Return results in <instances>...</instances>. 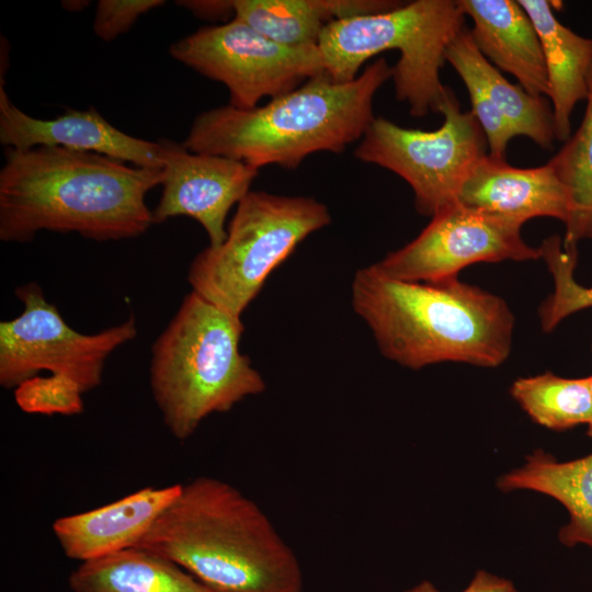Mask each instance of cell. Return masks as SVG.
I'll return each instance as SVG.
<instances>
[{
    "label": "cell",
    "mask_w": 592,
    "mask_h": 592,
    "mask_svg": "<svg viewBox=\"0 0 592 592\" xmlns=\"http://www.w3.org/2000/svg\"><path fill=\"white\" fill-rule=\"evenodd\" d=\"M172 58L224 83L229 105L250 110L263 98H276L326 72L318 45L292 47L276 43L231 19L204 26L171 44Z\"/></svg>",
    "instance_id": "cell-10"
},
{
    "label": "cell",
    "mask_w": 592,
    "mask_h": 592,
    "mask_svg": "<svg viewBox=\"0 0 592 592\" xmlns=\"http://www.w3.org/2000/svg\"><path fill=\"white\" fill-rule=\"evenodd\" d=\"M458 1L417 0L398 8L329 23L318 47L326 72L335 82L357 78L362 65L388 49L400 58L392 67L396 98L410 114L441 113L448 87L440 79L445 49L466 25Z\"/></svg>",
    "instance_id": "cell-6"
},
{
    "label": "cell",
    "mask_w": 592,
    "mask_h": 592,
    "mask_svg": "<svg viewBox=\"0 0 592 592\" xmlns=\"http://www.w3.org/2000/svg\"><path fill=\"white\" fill-rule=\"evenodd\" d=\"M392 0H231L234 18L282 45H318L323 29L337 20L398 8Z\"/></svg>",
    "instance_id": "cell-20"
},
{
    "label": "cell",
    "mask_w": 592,
    "mask_h": 592,
    "mask_svg": "<svg viewBox=\"0 0 592 592\" xmlns=\"http://www.w3.org/2000/svg\"><path fill=\"white\" fill-rule=\"evenodd\" d=\"M163 4V0H100L93 32L104 42L114 41L128 32L140 15Z\"/></svg>",
    "instance_id": "cell-26"
},
{
    "label": "cell",
    "mask_w": 592,
    "mask_h": 592,
    "mask_svg": "<svg viewBox=\"0 0 592 592\" xmlns=\"http://www.w3.org/2000/svg\"><path fill=\"white\" fill-rule=\"evenodd\" d=\"M391 77L392 67L378 58L350 82L322 72L254 109H210L194 118L182 145L258 170L269 164L296 169L315 152L341 153L360 141L375 118L374 96Z\"/></svg>",
    "instance_id": "cell-4"
},
{
    "label": "cell",
    "mask_w": 592,
    "mask_h": 592,
    "mask_svg": "<svg viewBox=\"0 0 592 592\" xmlns=\"http://www.w3.org/2000/svg\"><path fill=\"white\" fill-rule=\"evenodd\" d=\"M241 317L186 294L151 346L149 383L170 433L187 440L213 413L262 394L265 382L239 349Z\"/></svg>",
    "instance_id": "cell-5"
},
{
    "label": "cell",
    "mask_w": 592,
    "mask_h": 592,
    "mask_svg": "<svg viewBox=\"0 0 592 592\" xmlns=\"http://www.w3.org/2000/svg\"><path fill=\"white\" fill-rule=\"evenodd\" d=\"M158 143L164 177L153 224L191 217L204 228L208 246H220L227 237L229 210L251 191L259 170L235 159L190 151L166 138Z\"/></svg>",
    "instance_id": "cell-12"
},
{
    "label": "cell",
    "mask_w": 592,
    "mask_h": 592,
    "mask_svg": "<svg viewBox=\"0 0 592 592\" xmlns=\"http://www.w3.org/2000/svg\"><path fill=\"white\" fill-rule=\"evenodd\" d=\"M519 3L531 18L543 48L556 139L567 141L573 107L588 98L592 38L582 37L561 24L554 14L551 1L520 0Z\"/></svg>",
    "instance_id": "cell-18"
},
{
    "label": "cell",
    "mask_w": 592,
    "mask_h": 592,
    "mask_svg": "<svg viewBox=\"0 0 592 592\" xmlns=\"http://www.w3.org/2000/svg\"><path fill=\"white\" fill-rule=\"evenodd\" d=\"M83 392L61 376H34L14 388L18 407L33 414L76 415L83 411Z\"/></svg>",
    "instance_id": "cell-25"
},
{
    "label": "cell",
    "mask_w": 592,
    "mask_h": 592,
    "mask_svg": "<svg viewBox=\"0 0 592 592\" xmlns=\"http://www.w3.org/2000/svg\"><path fill=\"white\" fill-rule=\"evenodd\" d=\"M196 16L208 20H225L232 15L231 0H185L177 1Z\"/></svg>",
    "instance_id": "cell-28"
},
{
    "label": "cell",
    "mask_w": 592,
    "mask_h": 592,
    "mask_svg": "<svg viewBox=\"0 0 592 592\" xmlns=\"http://www.w3.org/2000/svg\"><path fill=\"white\" fill-rule=\"evenodd\" d=\"M352 307L382 354L411 369L457 362L497 367L510 355L514 316L499 296L457 277L437 283L356 271Z\"/></svg>",
    "instance_id": "cell-3"
},
{
    "label": "cell",
    "mask_w": 592,
    "mask_h": 592,
    "mask_svg": "<svg viewBox=\"0 0 592 592\" xmlns=\"http://www.w3.org/2000/svg\"><path fill=\"white\" fill-rule=\"evenodd\" d=\"M511 395L537 424L565 431L588 424L592 412L589 377L565 378L553 373L516 379Z\"/></svg>",
    "instance_id": "cell-23"
},
{
    "label": "cell",
    "mask_w": 592,
    "mask_h": 592,
    "mask_svg": "<svg viewBox=\"0 0 592 592\" xmlns=\"http://www.w3.org/2000/svg\"><path fill=\"white\" fill-rule=\"evenodd\" d=\"M181 487L141 488L109 504L57 519L53 533L64 554L81 562L134 547Z\"/></svg>",
    "instance_id": "cell-16"
},
{
    "label": "cell",
    "mask_w": 592,
    "mask_h": 592,
    "mask_svg": "<svg viewBox=\"0 0 592 592\" xmlns=\"http://www.w3.org/2000/svg\"><path fill=\"white\" fill-rule=\"evenodd\" d=\"M441 113L442 126L431 132L375 117L354 150L361 161L401 177L414 193L417 210L430 217L458 203L463 184L488 155L480 123L471 111L460 110L451 89Z\"/></svg>",
    "instance_id": "cell-8"
},
{
    "label": "cell",
    "mask_w": 592,
    "mask_h": 592,
    "mask_svg": "<svg viewBox=\"0 0 592 592\" xmlns=\"http://www.w3.org/2000/svg\"><path fill=\"white\" fill-rule=\"evenodd\" d=\"M539 249L554 281L553 293L538 309L543 331L550 332L567 317L592 307V287L583 286L574 278L578 250L566 251L558 236L545 239Z\"/></svg>",
    "instance_id": "cell-24"
},
{
    "label": "cell",
    "mask_w": 592,
    "mask_h": 592,
    "mask_svg": "<svg viewBox=\"0 0 592 592\" xmlns=\"http://www.w3.org/2000/svg\"><path fill=\"white\" fill-rule=\"evenodd\" d=\"M521 227L458 202L437 212L417 238L373 265L390 278L437 283L479 262L540 259L539 247L523 240Z\"/></svg>",
    "instance_id": "cell-11"
},
{
    "label": "cell",
    "mask_w": 592,
    "mask_h": 592,
    "mask_svg": "<svg viewBox=\"0 0 592 592\" xmlns=\"http://www.w3.org/2000/svg\"><path fill=\"white\" fill-rule=\"evenodd\" d=\"M444 56L468 90L471 112L486 135L489 156L505 159L508 144L515 136L551 148L556 135L549 102L510 83L479 52L467 25L453 37Z\"/></svg>",
    "instance_id": "cell-13"
},
{
    "label": "cell",
    "mask_w": 592,
    "mask_h": 592,
    "mask_svg": "<svg viewBox=\"0 0 592 592\" xmlns=\"http://www.w3.org/2000/svg\"><path fill=\"white\" fill-rule=\"evenodd\" d=\"M89 1H62V7L68 11H81L88 5Z\"/></svg>",
    "instance_id": "cell-29"
},
{
    "label": "cell",
    "mask_w": 592,
    "mask_h": 592,
    "mask_svg": "<svg viewBox=\"0 0 592 592\" xmlns=\"http://www.w3.org/2000/svg\"><path fill=\"white\" fill-rule=\"evenodd\" d=\"M3 84L0 76V143L5 148L56 146L101 153L140 168H162L158 141L122 132L94 107L68 109L54 118H35L11 102Z\"/></svg>",
    "instance_id": "cell-14"
},
{
    "label": "cell",
    "mask_w": 592,
    "mask_h": 592,
    "mask_svg": "<svg viewBox=\"0 0 592 592\" xmlns=\"http://www.w3.org/2000/svg\"><path fill=\"white\" fill-rule=\"evenodd\" d=\"M474 23L471 37L479 52L513 75L531 95H548L543 48L534 24L514 0H457Z\"/></svg>",
    "instance_id": "cell-17"
},
{
    "label": "cell",
    "mask_w": 592,
    "mask_h": 592,
    "mask_svg": "<svg viewBox=\"0 0 592 592\" xmlns=\"http://www.w3.org/2000/svg\"><path fill=\"white\" fill-rule=\"evenodd\" d=\"M68 583L72 592H205L173 561L137 547L81 562Z\"/></svg>",
    "instance_id": "cell-21"
},
{
    "label": "cell",
    "mask_w": 592,
    "mask_h": 592,
    "mask_svg": "<svg viewBox=\"0 0 592 592\" xmlns=\"http://www.w3.org/2000/svg\"><path fill=\"white\" fill-rule=\"evenodd\" d=\"M405 592H441L430 581H422ZM462 592H520L512 581L478 570L467 588Z\"/></svg>",
    "instance_id": "cell-27"
},
{
    "label": "cell",
    "mask_w": 592,
    "mask_h": 592,
    "mask_svg": "<svg viewBox=\"0 0 592 592\" xmlns=\"http://www.w3.org/2000/svg\"><path fill=\"white\" fill-rule=\"evenodd\" d=\"M0 170V240L25 243L41 230L98 242L139 237L153 225L146 195L163 169L128 166L56 146L5 148Z\"/></svg>",
    "instance_id": "cell-1"
},
{
    "label": "cell",
    "mask_w": 592,
    "mask_h": 592,
    "mask_svg": "<svg viewBox=\"0 0 592 592\" xmlns=\"http://www.w3.org/2000/svg\"><path fill=\"white\" fill-rule=\"evenodd\" d=\"M499 490H528L548 496L568 512V522L559 530V542L568 547L584 545L592 550V453L572 460L558 462L537 449L525 464L502 475Z\"/></svg>",
    "instance_id": "cell-19"
},
{
    "label": "cell",
    "mask_w": 592,
    "mask_h": 592,
    "mask_svg": "<svg viewBox=\"0 0 592 592\" xmlns=\"http://www.w3.org/2000/svg\"><path fill=\"white\" fill-rule=\"evenodd\" d=\"M21 314L0 322V385L14 389L47 371L73 382L84 394L102 384L109 356L137 337L136 318L95 333L72 329L49 303L42 287L30 282L15 288Z\"/></svg>",
    "instance_id": "cell-9"
},
{
    "label": "cell",
    "mask_w": 592,
    "mask_h": 592,
    "mask_svg": "<svg viewBox=\"0 0 592 592\" xmlns=\"http://www.w3.org/2000/svg\"><path fill=\"white\" fill-rule=\"evenodd\" d=\"M548 163L570 194L571 209L565 224L562 248L573 251L579 241L592 239V66L582 123Z\"/></svg>",
    "instance_id": "cell-22"
},
{
    "label": "cell",
    "mask_w": 592,
    "mask_h": 592,
    "mask_svg": "<svg viewBox=\"0 0 592 592\" xmlns=\"http://www.w3.org/2000/svg\"><path fill=\"white\" fill-rule=\"evenodd\" d=\"M181 567L205 592H301L295 551L269 516L227 481L200 476L134 546Z\"/></svg>",
    "instance_id": "cell-2"
},
{
    "label": "cell",
    "mask_w": 592,
    "mask_h": 592,
    "mask_svg": "<svg viewBox=\"0 0 592 592\" xmlns=\"http://www.w3.org/2000/svg\"><path fill=\"white\" fill-rule=\"evenodd\" d=\"M458 202L519 224L534 217L567 223L570 194L553 167L515 168L487 155L463 184Z\"/></svg>",
    "instance_id": "cell-15"
},
{
    "label": "cell",
    "mask_w": 592,
    "mask_h": 592,
    "mask_svg": "<svg viewBox=\"0 0 592 592\" xmlns=\"http://www.w3.org/2000/svg\"><path fill=\"white\" fill-rule=\"evenodd\" d=\"M330 223L328 207L314 197L250 191L238 203L225 241L192 260L187 282L216 307L241 317L269 275Z\"/></svg>",
    "instance_id": "cell-7"
},
{
    "label": "cell",
    "mask_w": 592,
    "mask_h": 592,
    "mask_svg": "<svg viewBox=\"0 0 592 592\" xmlns=\"http://www.w3.org/2000/svg\"><path fill=\"white\" fill-rule=\"evenodd\" d=\"M589 377V384H590V390H591V396H592V375L588 376ZM588 425V435L590 437H592V412H591V418H590V421L589 423L587 424Z\"/></svg>",
    "instance_id": "cell-30"
}]
</instances>
